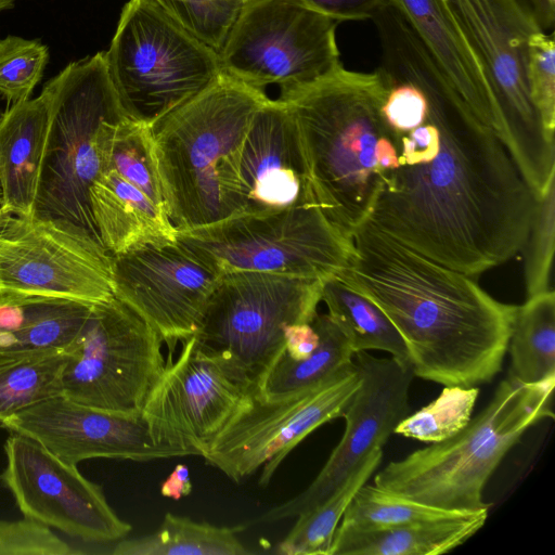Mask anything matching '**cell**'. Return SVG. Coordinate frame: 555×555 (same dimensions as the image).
Returning <instances> with one entry per match:
<instances>
[{"mask_svg":"<svg viewBox=\"0 0 555 555\" xmlns=\"http://www.w3.org/2000/svg\"><path fill=\"white\" fill-rule=\"evenodd\" d=\"M234 1H238V2H242V3H246V2H248V1H250V0H234Z\"/></svg>","mask_w":555,"mask_h":555,"instance_id":"46","label":"cell"},{"mask_svg":"<svg viewBox=\"0 0 555 555\" xmlns=\"http://www.w3.org/2000/svg\"><path fill=\"white\" fill-rule=\"evenodd\" d=\"M181 344L178 359H168L141 415L156 442L202 456L248 391L203 354L193 337Z\"/></svg>","mask_w":555,"mask_h":555,"instance_id":"18","label":"cell"},{"mask_svg":"<svg viewBox=\"0 0 555 555\" xmlns=\"http://www.w3.org/2000/svg\"><path fill=\"white\" fill-rule=\"evenodd\" d=\"M243 527H218L167 513L150 534L115 542L114 555H246L238 539Z\"/></svg>","mask_w":555,"mask_h":555,"instance_id":"29","label":"cell"},{"mask_svg":"<svg viewBox=\"0 0 555 555\" xmlns=\"http://www.w3.org/2000/svg\"><path fill=\"white\" fill-rule=\"evenodd\" d=\"M531 103L547 137L555 140V42L541 29L528 42L526 69Z\"/></svg>","mask_w":555,"mask_h":555,"instance_id":"38","label":"cell"},{"mask_svg":"<svg viewBox=\"0 0 555 555\" xmlns=\"http://www.w3.org/2000/svg\"><path fill=\"white\" fill-rule=\"evenodd\" d=\"M69 545L49 527L25 518L0 520V555H67Z\"/></svg>","mask_w":555,"mask_h":555,"instance_id":"39","label":"cell"},{"mask_svg":"<svg viewBox=\"0 0 555 555\" xmlns=\"http://www.w3.org/2000/svg\"><path fill=\"white\" fill-rule=\"evenodd\" d=\"M158 334L115 296L92 306L66 348L61 395L78 403L141 415L165 359Z\"/></svg>","mask_w":555,"mask_h":555,"instance_id":"12","label":"cell"},{"mask_svg":"<svg viewBox=\"0 0 555 555\" xmlns=\"http://www.w3.org/2000/svg\"><path fill=\"white\" fill-rule=\"evenodd\" d=\"M507 351L508 376L517 382L555 377V291L528 297L517 307Z\"/></svg>","mask_w":555,"mask_h":555,"instance_id":"28","label":"cell"},{"mask_svg":"<svg viewBox=\"0 0 555 555\" xmlns=\"http://www.w3.org/2000/svg\"><path fill=\"white\" fill-rule=\"evenodd\" d=\"M337 22L372 20L389 0H299Z\"/></svg>","mask_w":555,"mask_h":555,"instance_id":"40","label":"cell"},{"mask_svg":"<svg viewBox=\"0 0 555 555\" xmlns=\"http://www.w3.org/2000/svg\"><path fill=\"white\" fill-rule=\"evenodd\" d=\"M321 301L354 353L380 350L411 366L402 336L386 313L365 295L332 276L323 281Z\"/></svg>","mask_w":555,"mask_h":555,"instance_id":"27","label":"cell"},{"mask_svg":"<svg viewBox=\"0 0 555 555\" xmlns=\"http://www.w3.org/2000/svg\"><path fill=\"white\" fill-rule=\"evenodd\" d=\"M389 1L411 26L450 87L499 138L501 113L488 75L442 1Z\"/></svg>","mask_w":555,"mask_h":555,"instance_id":"21","label":"cell"},{"mask_svg":"<svg viewBox=\"0 0 555 555\" xmlns=\"http://www.w3.org/2000/svg\"><path fill=\"white\" fill-rule=\"evenodd\" d=\"M219 278L177 242L113 256L114 296L158 334L169 356L197 331Z\"/></svg>","mask_w":555,"mask_h":555,"instance_id":"17","label":"cell"},{"mask_svg":"<svg viewBox=\"0 0 555 555\" xmlns=\"http://www.w3.org/2000/svg\"><path fill=\"white\" fill-rule=\"evenodd\" d=\"M323 281L262 272L220 275L195 334L198 350L254 392L285 347V328L311 323Z\"/></svg>","mask_w":555,"mask_h":555,"instance_id":"6","label":"cell"},{"mask_svg":"<svg viewBox=\"0 0 555 555\" xmlns=\"http://www.w3.org/2000/svg\"><path fill=\"white\" fill-rule=\"evenodd\" d=\"M99 153L101 171L116 170L166 211L151 127L127 117L107 119L101 127Z\"/></svg>","mask_w":555,"mask_h":555,"instance_id":"30","label":"cell"},{"mask_svg":"<svg viewBox=\"0 0 555 555\" xmlns=\"http://www.w3.org/2000/svg\"><path fill=\"white\" fill-rule=\"evenodd\" d=\"M192 490L188 466L179 464L162 483L160 492L164 496L179 500Z\"/></svg>","mask_w":555,"mask_h":555,"instance_id":"42","label":"cell"},{"mask_svg":"<svg viewBox=\"0 0 555 555\" xmlns=\"http://www.w3.org/2000/svg\"><path fill=\"white\" fill-rule=\"evenodd\" d=\"M459 512L425 505L385 491L375 485L361 486L347 506L338 526L354 530H377L405 522L446 517Z\"/></svg>","mask_w":555,"mask_h":555,"instance_id":"34","label":"cell"},{"mask_svg":"<svg viewBox=\"0 0 555 555\" xmlns=\"http://www.w3.org/2000/svg\"><path fill=\"white\" fill-rule=\"evenodd\" d=\"M335 276L365 295L402 336L414 376L474 387L501 371L516 305L496 300L473 276L400 243L371 221Z\"/></svg>","mask_w":555,"mask_h":555,"instance_id":"2","label":"cell"},{"mask_svg":"<svg viewBox=\"0 0 555 555\" xmlns=\"http://www.w3.org/2000/svg\"><path fill=\"white\" fill-rule=\"evenodd\" d=\"M177 243L219 276L248 271L324 281L344 269L353 251L352 240L312 204L178 230Z\"/></svg>","mask_w":555,"mask_h":555,"instance_id":"8","label":"cell"},{"mask_svg":"<svg viewBox=\"0 0 555 555\" xmlns=\"http://www.w3.org/2000/svg\"><path fill=\"white\" fill-rule=\"evenodd\" d=\"M441 1L488 75L501 113L499 139L538 198L555 177V140L543 129L526 77L529 39L543 28L522 0Z\"/></svg>","mask_w":555,"mask_h":555,"instance_id":"9","label":"cell"},{"mask_svg":"<svg viewBox=\"0 0 555 555\" xmlns=\"http://www.w3.org/2000/svg\"><path fill=\"white\" fill-rule=\"evenodd\" d=\"M479 388L443 386L439 396L396 427L395 434L426 443H438L461 431L472 420Z\"/></svg>","mask_w":555,"mask_h":555,"instance_id":"33","label":"cell"},{"mask_svg":"<svg viewBox=\"0 0 555 555\" xmlns=\"http://www.w3.org/2000/svg\"><path fill=\"white\" fill-rule=\"evenodd\" d=\"M245 212L313 204L295 125L286 104L268 99L256 113L240 160Z\"/></svg>","mask_w":555,"mask_h":555,"instance_id":"20","label":"cell"},{"mask_svg":"<svg viewBox=\"0 0 555 555\" xmlns=\"http://www.w3.org/2000/svg\"><path fill=\"white\" fill-rule=\"evenodd\" d=\"M555 242V177L537 198L524 250L526 295L532 297L554 291L553 257Z\"/></svg>","mask_w":555,"mask_h":555,"instance_id":"35","label":"cell"},{"mask_svg":"<svg viewBox=\"0 0 555 555\" xmlns=\"http://www.w3.org/2000/svg\"><path fill=\"white\" fill-rule=\"evenodd\" d=\"M380 113L396 151L369 217L417 253L469 276L517 255L537 197L494 131L446 81L428 53L380 69Z\"/></svg>","mask_w":555,"mask_h":555,"instance_id":"1","label":"cell"},{"mask_svg":"<svg viewBox=\"0 0 555 555\" xmlns=\"http://www.w3.org/2000/svg\"><path fill=\"white\" fill-rule=\"evenodd\" d=\"M545 30L553 26L555 20V0H522Z\"/></svg>","mask_w":555,"mask_h":555,"instance_id":"43","label":"cell"},{"mask_svg":"<svg viewBox=\"0 0 555 555\" xmlns=\"http://www.w3.org/2000/svg\"><path fill=\"white\" fill-rule=\"evenodd\" d=\"M15 1L16 0H0V12L12 8Z\"/></svg>","mask_w":555,"mask_h":555,"instance_id":"44","label":"cell"},{"mask_svg":"<svg viewBox=\"0 0 555 555\" xmlns=\"http://www.w3.org/2000/svg\"><path fill=\"white\" fill-rule=\"evenodd\" d=\"M268 99L263 90L222 72L151 127L166 212L177 231L247 210L241 154L254 117Z\"/></svg>","mask_w":555,"mask_h":555,"instance_id":"4","label":"cell"},{"mask_svg":"<svg viewBox=\"0 0 555 555\" xmlns=\"http://www.w3.org/2000/svg\"><path fill=\"white\" fill-rule=\"evenodd\" d=\"M51 108L48 152L35 214L75 222L99 238L89 188L101 172L103 122L126 117L105 51L69 63L43 87Z\"/></svg>","mask_w":555,"mask_h":555,"instance_id":"10","label":"cell"},{"mask_svg":"<svg viewBox=\"0 0 555 555\" xmlns=\"http://www.w3.org/2000/svg\"><path fill=\"white\" fill-rule=\"evenodd\" d=\"M311 324L319 335L317 348L302 360H293L283 349L254 391L257 396L274 400L302 393L352 363L354 352L327 313L318 312Z\"/></svg>","mask_w":555,"mask_h":555,"instance_id":"25","label":"cell"},{"mask_svg":"<svg viewBox=\"0 0 555 555\" xmlns=\"http://www.w3.org/2000/svg\"><path fill=\"white\" fill-rule=\"evenodd\" d=\"M353 362L360 384L341 417L345 430L314 480L301 493L259 516L251 524L297 517L327 499L376 449L385 446L409 414L412 367L390 358L360 351Z\"/></svg>","mask_w":555,"mask_h":555,"instance_id":"16","label":"cell"},{"mask_svg":"<svg viewBox=\"0 0 555 555\" xmlns=\"http://www.w3.org/2000/svg\"><path fill=\"white\" fill-rule=\"evenodd\" d=\"M555 377L522 384L507 375L487 406L456 435L388 463L374 477L385 491L449 511L489 508L485 487L506 453L552 409Z\"/></svg>","mask_w":555,"mask_h":555,"instance_id":"5","label":"cell"},{"mask_svg":"<svg viewBox=\"0 0 555 555\" xmlns=\"http://www.w3.org/2000/svg\"><path fill=\"white\" fill-rule=\"evenodd\" d=\"M489 508L459 512L377 529L338 526L328 555H439L451 552L486 524Z\"/></svg>","mask_w":555,"mask_h":555,"instance_id":"24","label":"cell"},{"mask_svg":"<svg viewBox=\"0 0 555 555\" xmlns=\"http://www.w3.org/2000/svg\"><path fill=\"white\" fill-rule=\"evenodd\" d=\"M3 450L0 479L25 518L91 543H115L131 531L77 465L21 434L12 433Z\"/></svg>","mask_w":555,"mask_h":555,"instance_id":"15","label":"cell"},{"mask_svg":"<svg viewBox=\"0 0 555 555\" xmlns=\"http://www.w3.org/2000/svg\"><path fill=\"white\" fill-rule=\"evenodd\" d=\"M169 16L219 53L244 3L234 0H153Z\"/></svg>","mask_w":555,"mask_h":555,"instance_id":"37","label":"cell"},{"mask_svg":"<svg viewBox=\"0 0 555 555\" xmlns=\"http://www.w3.org/2000/svg\"><path fill=\"white\" fill-rule=\"evenodd\" d=\"M319 335L311 323H298L285 328L284 352L293 360L307 358L317 348Z\"/></svg>","mask_w":555,"mask_h":555,"instance_id":"41","label":"cell"},{"mask_svg":"<svg viewBox=\"0 0 555 555\" xmlns=\"http://www.w3.org/2000/svg\"><path fill=\"white\" fill-rule=\"evenodd\" d=\"M48 61V48L38 39L0 38V93L9 105L29 99Z\"/></svg>","mask_w":555,"mask_h":555,"instance_id":"36","label":"cell"},{"mask_svg":"<svg viewBox=\"0 0 555 555\" xmlns=\"http://www.w3.org/2000/svg\"><path fill=\"white\" fill-rule=\"evenodd\" d=\"M338 24L299 0H250L219 51L222 72L259 90L312 82L341 65Z\"/></svg>","mask_w":555,"mask_h":555,"instance_id":"13","label":"cell"},{"mask_svg":"<svg viewBox=\"0 0 555 555\" xmlns=\"http://www.w3.org/2000/svg\"><path fill=\"white\" fill-rule=\"evenodd\" d=\"M382 73L346 69L281 90L313 204L347 238L369 220L396 151L380 113Z\"/></svg>","mask_w":555,"mask_h":555,"instance_id":"3","label":"cell"},{"mask_svg":"<svg viewBox=\"0 0 555 555\" xmlns=\"http://www.w3.org/2000/svg\"><path fill=\"white\" fill-rule=\"evenodd\" d=\"M65 351L0 353V424L10 416L61 395Z\"/></svg>","mask_w":555,"mask_h":555,"instance_id":"32","label":"cell"},{"mask_svg":"<svg viewBox=\"0 0 555 555\" xmlns=\"http://www.w3.org/2000/svg\"><path fill=\"white\" fill-rule=\"evenodd\" d=\"M47 92L10 105L0 121V185L4 206L16 216L36 211L49 145Z\"/></svg>","mask_w":555,"mask_h":555,"instance_id":"22","label":"cell"},{"mask_svg":"<svg viewBox=\"0 0 555 555\" xmlns=\"http://www.w3.org/2000/svg\"><path fill=\"white\" fill-rule=\"evenodd\" d=\"M0 426L38 441L75 465L98 457L149 462L190 455L179 447L156 442L142 415L94 409L62 395L24 409Z\"/></svg>","mask_w":555,"mask_h":555,"instance_id":"19","label":"cell"},{"mask_svg":"<svg viewBox=\"0 0 555 555\" xmlns=\"http://www.w3.org/2000/svg\"><path fill=\"white\" fill-rule=\"evenodd\" d=\"M105 55L126 117L149 127L222 73L219 53L153 0L125 4Z\"/></svg>","mask_w":555,"mask_h":555,"instance_id":"7","label":"cell"},{"mask_svg":"<svg viewBox=\"0 0 555 555\" xmlns=\"http://www.w3.org/2000/svg\"><path fill=\"white\" fill-rule=\"evenodd\" d=\"M382 459L383 449H376L327 499L297 516V521L274 552L283 555H328L347 506L379 466Z\"/></svg>","mask_w":555,"mask_h":555,"instance_id":"31","label":"cell"},{"mask_svg":"<svg viewBox=\"0 0 555 555\" xmlns=\"http://www.w3.org/2000/svg\"><path fill=\"white\" fill-rule=\"evenodd\" d=\"M113 297V256L86 228L37 214L0 227V302L91 307Z\"/></svg>","mask_w":555,"mask_h":555,"instance_id":"11","label":"cell"},{"mask_svg":"<svg viewBox=\"0 0 555 555\" xmlns=\"http://www.w3.org/2000/svg\"><path fill=\"white\" fill-rule=\"evenodd\" d=\"M93 223L111 255L177 242L166 211L114 169L102 170L89 188Z\"/></svg>","mask_w":555,"mask_h":555,"instance_id":"23","label":"cell"},{"mask_svg":"<svg viewBox=\"0 0 555 555\" xmlns=\"http://www.w3.org/2000/svg\"><path fill=\"white\" fill-rule=\"evenodd\" d=\"M4 113H5V111H2V109L0 108V121L2 120V118H3V116H4Z\"/></svg>","mask_w":555,"mask_h":555,"instance_id":"45","label":"cell"},{"mask_svg":"<svg viewBox=\"0 0 555 555\" xmlns=\"http://www.w3.org/2000/svg\"><path fill=\"white\" fill-rule=\"evenodd\" d=\"M91 307L0 302V353L65 351Z\"/></svg>","mask_w":555,"mask_h":555,"instance_id":"26","label":"cell"},{"mask_svg":"<svg viewBox=\"0 0 555 555\" xmlns=\"http://www.w3.org/2000/svg\"><path fill=\"white\" fill-rule=\"evenodd\" d=\"M360 384L352 361L321 385L274 400L247 392L202 456L241 482L261 468L266 487L289 452L308 435L341 414Z\"/></svg>","mask_w":555,"mask_h":555,"instance_id":"14","label":"cell"}]
</instances>
